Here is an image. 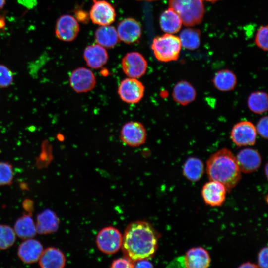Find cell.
Instances as JSON below:
<instances>
[{
	"label": "cell",
	"mask_w": 268,
	"mask_h": 268,
	"mask_svg": "<svg viewBox=\"0 0 268 268\" xmlns=\"http://www.w3.org/2000/svg\"><path fill=\"white\" fill-rule=\"evenodd\" d=\"M79 30L78 22L74 17L69 14L61 16L56 24V35L58 39L65 42L74 40Z\"/></svg>",
	"instance_id": "12"
},
{
	"label": "cell",
	"mask_w": 268,
	"mask_h": 268,
	"mask_svg": "<svg viewBox=\"0 0 268 268\" xmlns=\"http://www.w3.org/2000/svg\"><path fill=\"white\" fill-rule=\"evenodd\" d=\"M247 104L249 109L255 114L266 112L268 107L267 93L261 91L252 92L248 97Z\"/></svg>",
	"instance_id": "28"
},
{
	"label": "cell",
	"mask_w": 268,
	"mask_h": 268,
	"mask_svg": "<svg viewBox=\"0 0 268 268\" xmlns=\"http://www.w3.org/2000/svg\"><path fill=\"white\" fill-rule=\"evenodd\" d=\"M13 79L11 70L5 66L0 64V87H7L12 83Z\"/></svg>",
	"instance_id": "32"
},
{
	"label": "cell",
	"mask_w": 268,
	"mask_h": 268,
	"mask_svg": "<svg viewBox=\"0 0 268 268\" xmlns=\"http://www.w3.org/2000/svg\"><path fill=\"white\" fill-rule=\"evenodd\" d=\"M6 0H0V9H1L4 6Z\"/></svg>",
	"instance_id": "39"
},
{
	"label": "cell",
	"mask_w": 268,
	"mask_h": 268,
	"mask_svg": "<svg viewBox=\"0 0 268 268\" xmlns=\"http://www.w3.org/2000/svg\"><path fill=\"white\" fill-rule=\"evenodd\" d=\"M210 262L208 252L201 247L190 249L183 258L184 267L187 268H206Z\"/></svg>",
	"instance_id": "17"
},
{
	"label": "cell",
	"mask_w": 268,
	"mask_h": 268,
	"mask_svg": "<svg viewBox=\"0 0 268 268\" xmlns=\"http://www.w3.org/2000/svg\"><path fill=\"white\" fill-rule=\"evenodd\" d=\"M87 65L93 69H99L107 62L108 55L103 46L97 44L88 46L83 52Z\"/></svg>",
	"instance_id": "18"
},
{
	"label": "cell",
	"mask_w": 268,
	"mask_h": 268,
	"mask_svg": "<svg viewBox=\"0 0 268 268\" xmlns=\"http://www.w3.org/2000/svg\"><path fill=\"white\" fill-rule=\"evenodd\" d=\"M205 0V1H207L211 2H214L218 1V0Z\"/></svg>",
	"instance_id": "41"
},
{
	"label": "cell",
	"mask_w": 268,
	"mask_h": 268,
	"mask_svg": "<svg viewBox=\"0 0 268 268\" xmlns=\"http://www.w3.org/2000/svg\"><path fill=\"white\" fill-rule=\"evenodd\" d=\"M257 133L264 139L268 138V117H262L258 122L256 127Z\"/></svg>",
	"instance_id": "33"
},
{
	"label": "cell",
	"mask_w": 268,
	"mask_h": 268,
	"mask_svg": "<svg viewBox=\"0 0 268 268\" xmlns=\"http://www.w3.org/2000/svg\"><path fill=\"white\" fill-rule=\"evenodd\" d=\"M145 0V1H155L156 0Z\"/></svg>",
	"instance_id": "42"
},
{
	"label": "cell",
	"mask_w": 268,
	"mask_h": 268,
	"mask_svg": "<svg viewBox=\"0 0 268 268\" xmlns=\"http://www.w3.org/2000/svg\"><path fill=\"white\" fill-rule=\"evenodd\" d=\"M75 16L77 21L84 23H87L90 18L89 14L82 9H77L75 11Z\"/></svg>",
	"instance_id": "36"
},
{
	"label": "cell",
	"mask_w": 268,
	"mask_h": 268,
	"mask_svg": "<svg viewBox=\"0 0 268 268\" xmlns=\"http://www.w3.org/2000/svg\"><path fill=\"white\" fill-rule=\"evenodd\" d=\"M236 158L241 172L244 173L256 171L260 166L262 161L259 152L251 148L241 150Z\"/></svg>",
	"instance_id": "16"
},
{
	"label": "cell",
	"mask_w": 268,
	"mask_h": 268,
	"mask_svg": "<svg viewBox=\"0 0 268 268\" xmlns=\"http://www.w3.org/2000/svg\"><path fill=\"white\" fill-rule=\"evenodd\" d=\"M16 234L11 227L0 224V250H5L11 247L15 243Z\"/></svg>",
	"instance_id": "29"
},
{
	"label": "cell",
	"mask_w": 268,
	"mask_h": 268,
	"mask_svg": "<svg viewBox=\"0 0 268 268\" xmlns=\"http://www.w3.org/2000/svg\"><path fill=\"white\" fill-rule=\"evenodd\" d=\"M117 31L119 40L127 44H132L140 38L142 30L137 21L127 18L119 23Z\"/></svg>",
	"instance_id": "14"
},
{
	"label": "cell",
	"mask_w": 268,
	"mask_h": 268,
	"mask_svg": "<svg viewBox=\"0 0 268 268\" xmlns=\"http://www.w3.org/2000/svg\"><path fill=\"white\" fill-rule=\"evenodd\" d=\"M212 82L214 87L219 91L228 92L234 90L237 84L235 73L229 69H222L214 76Z\"/></svg>",
	"instance_id": "23"
},
{
	"label": "cell",
	"mask_w": 268,
	"mask_h": 268,
	"mask_svg": "<svg viewBox=\"0 0 268 268\" xmlns=\"http://www.w3.org/2000/svg\"><path fill=\"white\" fill-rule=\"evenodd\" d=\"M226 191L222 183L210 180L203 185L201 195L206 204L213 207L220 206L225 201Z\"/></svg>",
	"instance_id": "13"
},
{
	"label": "cell",
	"mask_w": 268,
	"mask_h": 268,
	"mask_svg": "<svg viewBox=\"0 0 268 268\" xmlns=\"http://www.w3.org/2000/svg\"><path fill=\"white\" fill-rule=\"evenodd\" d=\"M69 83L76 93H86L92 90L96 84V77L89 69L80 67L73 70L69 75Z\"/></svg>",
	"instance_id": "9"
},
{
	"label": "cell",
	"mask_w": 268,
	"mask_h": 268,
	"mask_svg": "<svg viewBox=\"0 0 268 268\" xmlns=\"http://www.w3.org/2000/svg\"><path fill=\"white\" fill-rule=\"evenodd\" d=\"M239 268H258V265L254 263H251L250 262H247L242 264L239 266Z\"/></svg>",
	"instance_id": "38"
},
{
	"label": "cell",
	"mask_w": 268,
	"mask_h": 268,
	"mask_svg": "<svg viewBox=\"0 0 268 268\" xmlns=\"http://www.w3.org/2000/svg\"><path fill=\"white\" fill-rule=\"evenodd\" d=\"M159 23L163 31L172 34L177 33L183 24L179 15L170 7L161 13Z\"/></svg>",
	"instance_id": "22"
},
{
	"label": "cell",
	"mask_w": 268,
	"mask_h": 268,
	"mask_svg": "<svg viewBox=\"0 0 268 268\" xmlns=\"http://www.w3.org/2000/svg\"><path fill=\"white\" fill-rule=\"evenodd\" d=\"M120 138L125 144L131 147H138L146 140L147 132L143 125L137 121H130L122 127Z\"/></svg>",
	"instance_id": "6"
},
{
	"label": "cell",
	"mask_w": 268,
	"mask_h": 268,
	"mask_svg": "<svg viewBox=\"0 0 268 268\" xmlns=\"http://www.w3.org/2000/svg\"><path fill=\"white\" fill-rule=\"evenodd\" d=\"M59 219L50 209H45L39 213L35 222L37 233L47 234L55 232L59 226Z\"/></svg>",
	"instance_id": "19"
},
{
	"label": "cell",
	"mask_w": 268,
	"mask_h": 268,
	"mask_svg": "<svg viewBox=\"0 0 268 268\" xmlns=\"http://www.w3.org/2000/svg\"><path fill=\"white\" fill-rule=\"evenodd\" d=\"M38 261L40 266L43 268H62L66 264L64 254L55 247L44 250Z\"/></svg>",
	"instance_id": "20"
},
{
	"label": "cell",
	"mask_w": 268,
	"mask_h": 268,
	"mask_svg": "<svg viewBox=\"0 0 268 268\" xmlns=\"http://www.w3.org/2000/svg\"><path fill=\"white\" fill-rule=\"evenodd\" d=\"M201 32L198 29L187 28L180 33L179 39L181 46L190 50L197 49L201 43Z\"/></svg>",
	"instance_id": "27"
},
{
	"label": "cell",
	"mask_w": 268,
	"mask_h": 268,
	"mask_svg": "<svg viewBox=\"0 0 268 268\" xmlns=\"http://www.w3.org/2000/svg\"><path fill=\"white\" fill-rule=\"evenodd\" d=\"M111 268H134V262L130 258L124 256L113 261Z\"/></svg>",
	"instance_id": "34"
},
{
	"label": "cell",
	"mask_w": 268,
	"mask_h": 268,
	"mask_svg": "<svg viewBox=\"0 0 268 268\" xmlns=\"http://www.w3.org/2000/svg\"><path fill=\"white\" fill-rule=\"evenodd\" d=\"M168 4L186 26L200 24L203 19L204 8L202 0H168Z\"/></svg>",
	"instance_id": "3"
},
{
	"label": "cell",
	"mask_w": 268,
	"mask_h": 268,
	"mask_svg": "<svg viewBox=\"0 0 268 268\" xmlns=\"http://www.w3.org/2000/svg\"><path fill=\"white\" fill-rule=\"evenodd\" d=\"M265 169V174H266V177H267L268 176V164L267 163L266 164Z\"/></svg>",
	"instance_id": "40"
},
{
	"label": "cell",
	"mask_w": 268,
	"mask_h": 268,
	"mask_svg": "<svg viewBox=\"0 0 268 268\" xmlns=\"http://www.w3.org/2000/svg\"><path fill=\"white\" fill-rule=\"evenodd\" d=\"M123 235L116 228L108 226L98 233L96 243L100 251L106 254L117 253L121 248Z\"/></svg>",
	"instance_id": "5"
},
{
	"label": "cell",
	"mask_w": 268,
	"mask_h": 268,
	"mask_svg": "<svg viewBox=\"0 0 268 268\" xmlns=\"http://www.w3.org/2000/svg\"><path fill=\"white\" fill-rule=\"evenodd\" d=\"M157 245L158 236L152 225L145 221H135L127 226L121 248L125 256L134 262L152 257Z\"/></svg>",
	"instance_id": "1"
},
{
	"label": "cell",
	"mask_w": 268,
	"mask_h": 268,
	"mask_svg": "<svg viewBox=\"0 0 268 268\" xmlns=\"http://www.w3.org/2000/svg\"><path fill=\"white\" fill-rule=\"evenodd\" d=\"M13 178V171L11 164L0 162V186L11 184Z\"/></svg>",
	"instance_id": "30"
},
{
	"label": "cell",
	"mask_w": 268,
	"mask_h": 268,
	"mask_svg": "<svg viewBox=\"0 0 268 268\" xmlns=\"http://www.w3.org/2000/svg\"><path fill=\"white\" fill-rule=\"evenodd\" d=\"M151 47L157 60L168 62L178 59L182 46L179 37L165 33L155 37Z\"/></svg>",
	"instance_id": "4"
},
{
	"label": "cell",
	"mask_w": 268,
	"mask_h": 268,
	"mask_svg": "<svg viewBox=\"0 0 268 268\" xmlns=\"http://www.w3.org/2000/svg\"><path fill=\"white\" fill-rule=\"evenodd\" d=\"M97 43L103 47L113 48L119 41L116 29L110 25L101 26L95 32Z\"/></svg>",
	"instance_id": "24"
},
{
	"label": "cell",
	"mask_w": 268,
	"mask_h": 268,
	"mask_svg": "<svg viewBox=\"0 0 268 268\" xmlns=\"http://www.w3.org/2000/svg\"><path fill=\"white\" fill-rule=\"evenodd\" d=\"M93 4L89 12V17L93 23L100 26L109 25L115 19L114 8L104 0H93Z\"/></svg>",
	"instance_id": "11"
},
{
	"label": "cell",
	"mask_w": 268,
	"mask_h": 268,
	"mask_svg": "<svg viewBox=\"0 0 268 268\" xmlns=\"http://www.w3.org/2000/svg\"><path fill=\"white\" fill-rule=\"evenodd\" d=\"M258 266L262 268H268V248H263L258 256Z\"/></svg>",
	"instance_id": "35"
},
{
	"label": "cell",
	"mask_w": 268,
	"mask_h": 268,
	"mask_svg": "<svg viewBox=\"0 0 268 268\" xmlns=\"http://www.w3.org/2000/svg\"><path fill=\"white\" fill-rule=\"evenodd\" d=\"M204 172V165L198 158L191 157L185 161L183 167V174L189 181L196 182L199 180Z\"/></svg>",
	"instance_id": "26"
},
{
	"label": "cell",
	"mask_w": 268,
	"mask_h": 268,
	"mask_svg": "<svg viewBox=\"0 0 268 268\" xmlns=\"http://www.w3.org/2000/svg\"><path fill=\"white\" fill-rule=\"evenodd\" d=\"M145 87L137 78H126L122 80L118 88V94L120 99L128 104L139 102L144 94Z\"/></svg>",
	"instance_id": "7"
},
{
	"label": "cell",
	"mask_w": 268,
	"mask_h": 268,
	"mask_svg": "<svg viewBox=\"0 0 268 268\" xmlns=\"http://www.w3.org/2000/svg\"><path fill=\"white\" fill-rule=\"evenodd\" d=\"M268 25L261 26L257 30L254 42L256 46L263 51L268 50Z\"/></svg>",
	"instance_id": "31"
},
{
	"label": "cell",
	"mask_w": 268,
	"mask_h": 268,
	"mask_svg": "<svg viewBox=\"0 0 268 268\" xmlns=\"http://www.w3.org/2000/svg\"><path fill=\"white\" fill-rule=\"evenodd\" d=\"M14 231L19 238L27 239L33 238L37 233L35 222L29 214H25L15 222Z\"/></svg>",
	"instance_id": "25"
},
{
	"label": "cell",
	"mask_w": 268,
	"mask_h": 268,
	"mask_svg": "<svg viewBox=\"0 0 268 268\" xmlns=\"http://www.w3.org/2000/svg\"><path fill=\"white\" fill-rule=\"evenodd\" d=\"M206 173L209 179L222 183L227 191H230L241 178L236 157L227 148L219 150L208 158Z\"/></svg>",
	"instance_id": "2"
},
{
	"label": "cell",
	"mask_w": 268,
	"mask_h": 268,
	"mask_svg": "<svg viewBox=\"0 0 268 268\" xmlns=\"http://www.w3.org/2000/svg\"><path fill=\"white\" fill-rule=\"evenodd\" d=\"M41 243L33 238L25 239L19 246L17 254L24 263L32 264L39 261L43 251Z\"/></svg>",
	"instance_id": "15"
},
{
	"label": "cell",
	"mask_w": 268,
	"mask_h": 268,
	"mask_svg": "<svg viewBox=\"0 0 268 268\" xmlns=\"http://www.w3.org/2000/svg\"><path fill=\"white\" fill-rule=\"evenodd\" d=\"M196 95V91L193 86L185 80L178 82L173 89V100L183 106H186L194 101Z\"/></svg>",
	"instance_id": "21"
},
{
	"label": "cell",
	"mask_w": 268,
	"mask_h": 268,
	"mask_svg": "<svg viewBox=\"0 0 268 268\" xmlns=\"http://www.w3.org/2000/svg\"><path fill=\"white\" fill-rule=\"evenodd\" d=\"M153 265L148 259H141L134 262V268H152Z\"/></svg>",
	"instance_id": "37"
},
{
	"label": "cell",
	"mask_w": 268,
	"mask_h": 268,
	"mask_svg": "<svg viewBox=\"0 0 268 268\" xmlns=\"http://www.w3.org/2000/svg\"><path fill=\"white\" fill-rule=\"evenodd\" d=\"M257 131L254 124L242 121L235 124L230 134L232 141L238 146L253 145L257 138Z\"/></svg>",
	"instance_id": "10"
},
{
	"label": "cell",
	"mask_w": 268,
	"mask_h": 268,
	"mask_svg": "<svg viewBox=\"0 0 268 268\" xmlns=\"http://www.w3.org/2000/svg\"><path fill=\"white\" fill-rule=\"evenodd\" d=\"M121 64L124 73L130 78L138 79L142 77L147 68V61L137 52L126 54L122 59Z\"/></svg>",
	"instance_id": "8"
}]
</instances>
